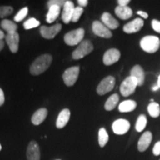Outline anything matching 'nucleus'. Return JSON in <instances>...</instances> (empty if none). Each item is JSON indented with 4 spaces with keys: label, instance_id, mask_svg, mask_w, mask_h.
<instances>
[{
    "label": "nucleus",
    "instance_id": "obj_1",
    "mask_svg": "<svg viewBox=\"0 0 160 160\" xmlns=\"http://www.w3.org/2000/svg\"><path fill=\"white\" fill-rule=\"evenodd\" d=\"M52 60H53V57L51 55L48 54V53L41 55L32 63L30 68V72L32 75L34 76L41 74L43 72L47 71L50 65H51Z\"/></svg>",
    "mask_w": 160,
    "mask_h": 160
},
{
    "label": "nucleus",
    "instance_id": "obj_2",
    "mask_svg": "<svg viewBox=\"0 0 160 160\" xmlns=\"http://www.w3.org/2000/svg\"><path fill=\"white\" fill-rule=\"evenodd\" d=\"M140 47L148 53H156L160 48V39L156 36H146L140 41Z\"/></svg>",
    "mask_w": 160,
    "mask_h": 160
},
{
    "label": "nucleus",
    "instance_id": "obj_3",
    "mask_svg": "<svg viewBox=\"0 0 160 160\" xmlns=\"http://www.w3.org/2000/svg\"><path fill=\"white\" fill-rule=\"evenodd\" d=\"M84 36H85V30L83 28H78L66 33L64 37V40L66 45L74 46L82 42Z\"/></svg>",
    "mask_w": 160,
    "mask_h": 160
},
{
    "label": "nucleus",
    "instance_id": "obj_4",
    "mask_svg": "<svg viewBox=\"0 0 160 160\" xmlns=\"http://www.w3.org/2000/svg\"><path fill=\"white\" fill-rule=\"evenodd\" d=\"M93 50V45L89 40H84L79 44V45L75 49L72 53V57L73 59H82L85 56L91 53Z\"/></svg>",
    "mask_w": 160,
    "mask_h": 160
},
{
    "label": "nucleus",
    "instance_id": "obj_5",
    "mask_svg": "<svg viewBox=\"0 0 160 160\" xmlns=\"http://www.w3.org/2000/svg\"><path fill=\"white\" fill-rule=\"evenodd\" d=\"M137 86L138 83L137 79L130 76V77L126 78L120 85L121 94L125 97L133 94Z\"/></svg>",
    "mask_w": 160,
    "mask_h": 160
},
{
    "label": "nucleus",
    "instance_id": "obj_6",
    "mask_svg": "<svg viewBox=\"0 0 160 160\" xmlns=\"http://www.w3.org/2000/svg\"><path fill=\"white\" fill-rule=\"evenodd\" d=\"M79 71L80 69L79 66H73V67L68 68L64 72L62 79L66 85L71 87L77 82L78 77H79Z\"/></svg>",
    "mask_w": 160,
    "mask_h": 160
},
{
    "label": "nucleus",
    "instance_id": "obj_7",
    "mask_svg": "<svg viewBox=\"0 0 160 160\" xmlns=\"http://www.w3.org/2000/svg\"><path fill=\"white\" fill-rule=\"evenodd\" d=\"M115 83L116 79L113 77L108 76V77H105L98 85L97 88V93L100 96L106 94V93H108L113 89L115 86Z\"/></svg>",
    "mask_w": 160,
    "mask_h": 160
},
{
    "label": "nucleus",
    "instance_id": "obj_8",
    "mask_svg": "<svg viewBox=\"0 0 160 160\" xmlns=\"http://www.w3.org/2000/svg\"><path fill=\"white\" fill-rule=\"evenodd\" d=\"M92 30H93L94 34L102 38L110 39L113 36L111 30L108 28L102 22L99 21L93 22L92 24Z\"/></svg>",
    "mask_w": 160,
    "mask_h": 160
},
{
    "label": "nucleus",
    "instance_id": "obj_9",
    "mask_svg": "<svg viewBox=\"0 0 160 160\" xmlns=\"http://www.w3.org/2000/svg\"><path fill=\"white\" fill-rule=\"evenodd\" d=\"M61 24H56V25L51 26V27H47V26H42L40 28V33L42 37L47 39H53L62 30Z\"/></svg>",
    "mask_w": 160,
    "mask_h": 160
},
{
    "label": "nucleus",
    "instance_id": "obj_10",
    "mask_svg": "<svg viewBox=\"0 0 160 160\" xmlns=\"http://www.w3.org/2000/svg\"><path fill=\"white\" fill-rule=\"evenodd\" d=\"M131 124L128 120L119 119L113 122L112 125V129L113 133L117 135H123L129 131Z\"/></svg>",
    "mask_w": 160,
    "mask_h": 160
},
{
    "label": "nucleus",
    "instance_id": "obj_11",
    "mask_svg": "<svg viewBox=\"0 0 160 160\" xmlns=\"http://www.w3.org/2000/svg\"><path fill=\"white\" fill-rule=\"evenodd\" d=\"M119 51L116 48H111L108 50L107 51L104 53L103 56V63L105 65H111L118 62L120 59Z\"/></svg>",
    "mask_w": 160,
    "mask_h": 160
},
{
    "label": "nucleus",
    "instance_id": "obj_12",
    "mask_svg": "<svg viewBox=\"0 0 160 160\" xmlns=\"http://www.w3.org/2000/svg\"><path fill=\"white\" fill-rule=\"evenodd\" d=\"M5 41L7 45H8L10 51L12 53H17L19 50V35L17 32L14 33H8L5 36Z\"/></svg>",
    "mask_w": 160,
    "mask_h": 160
},
{
    "label": "nucleus",
    "instance_id": "obj_13",
    "mask_svg": "<svg viewBox=\"0 0 160 160\" xmlns=\"http://www.w3.org/2000/svg\"><path fill=\"white\" fill-rule=\"evenodd\" d=\"M144 21L140 18H137L133 21L130 22L123 27V31L126 33H134L142 28Z\"/></svg>",
    "mask_w": 160,
    "mask_h": 160
},
{
    "label": "nucleus",
    "instance_id": "obj_14",
    "mask_svg": "<svg viewBox=\"0 0 160 160\" xmlns=\"http://www.w3.org/2000/svg\"><path fill=\"white\" fill-rule=\"evenodd\" d=\"M153 136L151 131H146L141 136L138 141L137 148L139 152H144L149 148L151 145Z\"/></svg>",
    "mask_w": 160,
    "mask_h": 160
},
{
    "label": "nucleus",
    "instance_id": "obj_15",
    "mask_svg": "<svg viewBox=\"0 0 160 160\" xmlns=\"http://www.w3.org/2000/svg\"><path fill=\"white\" fill-rule=\"evenodd\" d=\"M28 160H40L39 146L36 141H31L27 148Z\"/></svg>",
    "mask_w": 160,
    "mask_h": 160
},
{
    "label": "nucleus",
    "instance_id": "obj_16",
    "mask_svg": "<svg viewBox=\"0 0 160 160\" xmlns=\"http://www.w3.org/2000/svg\"><path fill=\"white\" fill-rule=\"evenodd\" d=\"M75 7L72 1H66L63 7L62 13V19L63 22L68 24L71 21L72 16H73V11H74Z\"/></svg>",
    "mask_w": 160,
    "mask_h": 160
},
{
    "label": "nucleus",
    "instance_id": "obj_17",
    "mask_svg": "<svg viewBox=\"0 0 160 160\" xmlns=\"http://www.w3.org/2000/svg\"><path fill=\"white\" fill-rule=\"evenodd\" d=\"M130 76L137 79L138 86L143 85L144 82H145V73L141 66L139 65L133 66L131 71V75Z\"/></svg>",
    "mask_w": 160,
    "mask_h": 160
},
{
    "label": "nucleus",
    "instance_id": "obj_18",
    "mask_svg": "<svg viewBox=\"0 0 160 160\" xmlns=\"http://www.w3.org/2000/svg\"><path fill=\"white\" fill-rule=\"evenodd\" d=\"M101 19L102 23L110 30H115L119 26V23L117 20L108 12H105L102 15Z\"/></svg>",
    "mask_w": 160,
    "mask_h": 160
},
{
    "label": "nucleus",
    "instance_id": "obj_19",
    "mask_svg": "<svg viewBox=\"0 0 160 160\" xmlns=\"http://www.w3.org/2000/svg\"><path fill=\"white\" fill-rule=\"evenodd\" d=\"M70 117H71V111H70V110L68 108L63 109L62 111L60 112L57 117V123H56L57 128H63L69 122Z\"/></svg>",
    "mask_w": 160,
    "mask_h": 160
},
{
    "label": "nucleus",
    "instance_id": "obj_20",
    "mask_svg": "<svg viewBox=\"0 0 160 160\" xmlns=\"http://www.w3.org/2000/svg\"><path fill=\"white\" fill-rule=\"evenodd\" d=\"M115 13L119 19L126 20L128 19L133 15V11L128 6H117L115 8Z\"/></svg>",
    "mask_w": 160,
    "mask_h": 160
},
{
    "label": "nucleus",
    "instance_id": "obj_21",
    "mask_svg": "<svg viewBox=\"0 0 160 160\" xmlns=\"http://www.w3.org/2000/svg\"><path fill=\"white\" fill-rule=\"evenodd\" d=\"M48 115V110L46 108H40L32 116L31 122L33 125H39L43 122V121L46 119Z\"/></svg>",
    "mask_w": 160,
    "mask_h": 160
},
{
    "label": "nucleus",
    "instance_id": "obj_22",
    "mask_svg": "<svg viewBox=\"0 0 160 160\" xmlns=\"http://www.w3.org/2000/svg\"><path fill=\"white\" fill-rule=\"evenodd\" d=\"M137 106V103L133 100H125L119 104V111L121 113H128V112H131L135 110Z\"/></svg>",
    "mask_w": 160,
    "mask_h": 160
},
{
    "label": "nucleus",
    "instance_id": "obj_23",
    "mask_svg": "<svg viewBox=\"0 0 160 160\" xmlns=\"http://www.w3.org/2000/svg\"><path fill=\"white\" fill-rule=\"evenodd\" d=\"M47 16H46V21L48 23H52L59 17V15L61 11V8L59 6H51L48 8Z\"/></svg>",
    "mask_w": 160,
    "mask_h": 160
},
{
    "label": "nucleus",
    "instance_id": "obj_24",
    "mask_svg": "<svg viewBox=\"0 0 160 160\" xmlns=\"http://www.w3.org/2000/svg\"><path fill=\"white\" fill-rule=\"evenodd\" d=\"M0 26L8 33H14V32H17V30L18 29V26L17 24L8 19L2 20L1 23H0Z\"/></svg>",
    "mask_w": 160,
    "mask_h": 160
},
{
    "label": "nucleus",
    "instance_id": "obj_25",
    "mask_svg": "<svg viewBox=\"0 0 160 160\" xmlns=\"http://www.w3.org/2000/svg\"><path fill=\"white\" fill-rule=\"evenodd\" d=\"M119 97L117 93H114V94L111 95L105 104V108L106 111H112L117 107L118 102H119Z\"/></svg>",
    "mask_w": 160,
    "mask_h": 160
},
{
    "label": "nucleus",
    "instance_id": "obj_26",
    "mask_svg": "<svg viewBox=\"0 0 160 160\" xmlns=\"http://www.w3.org/2000/svg\"><path fill=\"white\" fill-rule=\"evenodd\" d=\"M98 139H99V144L101 148L105 147L106 144L108 143L109 139L108 133L104 128L99 129V133H98Z\"/></svg>",
    "mask_w": 160,
    "mask_h": 160
},
{
    "label": "nucleus",
    "instance_id": "obj_27",
    "mask_svg": "<svg viewBox=\"0 0 160 160\" xmlns=\"http://www.w3.org/2000/svg\"><path fill=\"white\" fill-rule=\"evenodd\" d=\"M148 111L153 118H157L160 115V106L157 102H151L148 106Z\"/></svg>",
    "mask_w": 160,
    "mask_h": 160
},
{
    "label": "nucleus",
    "instance_id": "obj_28",
    "mask_svg": "<svg viewBox=\"0 0 160 160\" xmlns=\"http://www.w3.org/2000/svg\"><path fill=\"white\" fill-rule=\"evenodd\" d=\"M148 120L147 118L144 114H141L139 116L137 120V123H136L135 128L137 132H142L144 129L145 128L146 125H147Z\"/></svg>",
    "mask_w": 160,
    "mask_h": 160
},
{
    "label": "nucleus",
    "instance_id": "obj_29",
    "mask_svg": "<svg viewBox=\"0 0 160 160\" xmlns=\"http://www.w3.org/2000/svg\"><path fill=\"white\" fill-rule=\"evenodd\" d=\"M39 25L40 22L37 19H36L35 18H30L29 19H28L27 21H25V22H24L23 26L25 30H30L37 28Z\"/></svg>",
    "mask_w": 160,
    "mask_h": 160
},
{
    "label": "nucleus",
    "instance_id": "obj_30",
    "mask_svg": "<svg viewBox=\"0 0 160 160\" xmlns=\"http://www.w3.org/2000/svg\"><path fill=\"white\" fill-rule=\"evenodd\" d=\"M28 13V8L25 7L22 8L20 11L17 13V15L14 17V21L17 22L22 21L25 18L27 17Z\"/></svg>",
    "mask_w": 160,
    "mask_h": 160
},
{
    "label": "nucleus",
    "instance_id": "obj_31",
    "mask_svg": "<svg viewBox=\"0 0 160 160\" xmlns=\"http://www.w3.org/2000/svg\"><path fill=\"white\" fill-rule=\"evenodd\" d=\"M13 12V8L11 6H0V18L8 17Z\"/></svg>",
    "mask_w": 160,
    "mask_h": 160
},
{
    "label": "nucleus",
    "instance_id": "obj_32",
    "mask_svg": "<svg viewBox=\"0 0 160 160\" xmlns=\"http://www.w3.org/2000/svg\"><path fill=\"white\" fill-rule=\"evenodd\" d=\"M83 11H84L83 8L80 7V6L79 7L75 8L74 11H73V16H72L71 22H77L79 21V18L81 17L82 14L83 13Z\"/></svg>",
    "mask_w": 160,
    "mask_h": 160
},
{
    "label": "nucleus",
    "instance_id": "obj_33",
    "mask_svg": "<svg viewBox=\"0 0 160 160\" xmlns=\"http://www.w3.org/2000/svg\"><path fill=\"white\" fill-rule=\"evenodd\" d=\"M66 1L65 0H50L48 2V8H51V6H59V7L62 8L64 7Z\"/></svg>",
    "mask_w": 160,
    "mask_h": 160
},
{
    "label": "nucleus",
    "instance_id": "obj_34",
    "mask_svg": "<svg viewBox=\"0 0 160 160\" xmlns=\"http://www.w3.org/2000/svg\"><path fill=\"white\" fill-rule=\"evenodd\" d=\"M152 28L156 32L160 33V21H158L157 19H153L151 22Z\"/></svg>",
    "mask_w": 160,
    "mask_h": 160
},
{
    "label": "nucleus",
    "instance_id": "obj_35",
    "mask_svg": "<svg viewBox=\"0 0 160 160\" xmlns=\"http://www.w3.org/2000/svg\"><path fill=\"white\" fill-rule=\"evenodd\" d=\"M153 153L155 156H159L160 155V141L157 142L153 146Z\"/></svg>",
    "mask_w": 160,
    "mask_h": 160
},
{
    "label": "nucleus",
    "instance_id": "obj_36",
    "mask_svg": "<svg viewBox=\"0 0 160 160\" xmlns=\"http://www.w3.org/2000/svg\"><path fill=\"white\" fill-rule=\"evenodd\" d=\"M5 94H4V92L2 89L0 88V107L3 105L4 102H5Z\"/></svg>",
    "mask_w": 160,
    "mask_h": 160
},
{
    "label": "nucleus",
    "instance_id": "obj_37",
    "mask_svg": "<svg viewBox=\"0 0 160 160\" xmlns=\"http://www.w3.org/2000/svg\"><path fill=\"white\" fill-rule=\"evenodd\" d=\"M117 2L119 6L125 7V6H128V4L130 2V0H118Z\"/></svg>",
    "mask_w": 160,
    "mask_h": 160
},
{
    "label": "nucleus",
    "instance_id": "obj_38",
    "mask_svg": "<svg viewBox=\"0 0 160 160\" xmlns=\"http://www.w3.org/2000/svg\"><path fill=\"white\" fill-rule=\"evenodd\" d=\"M77 2L80 5V7L83 8V7H86V6L88 5V0H78Z\"/></svg>",
    "mask_w": 160,
    "mask_h": 160
},
{
    "label": "nucleus",
    "instance_id": "obj_39",
    "mask_svg": "<svg viewBox=\"0 0 160 160\" xmlns=\"http://www.w3.org/2000/svg\"><path fill=\"white\" fill-rule=\"evenodd\" d=\"M137 13L138 15H139L140 17H142L144 19H148V14L146 12H144V11H139L137 12Z\"/></svg>",
    "mask_w": 160,
    "mask_h": 160
},
{
    "label": "nucleus",
    "instance_id": "obj_40",
    "mask_svg": "<svg viewBox=\"0 0 160 160\" xmlns=\"http://www.w3.org/2000/svg\"><path fill=\"white\" fill-rule=\"evenodd\" d=\"M4 47H5V43H4L3 40H0V52L2 51Z\"/></svg>",
    "mask_w": 160,
    "mask_h": 160
},
{
    "label": "nucleus",
    "instance_id": "obj_41",
    "mask_svg": "<svg viewBox=\"0 0 160 160\" xmlns=\"http://www.w3.org/2000/svg\"><path fill=\"white\" fill-rule=\"evenodd\" d=\"M4 38H5V33H4V32L2 30H0V40H2Z\"/></svg>",
    "mask_w": 160,
    "mask_h": 160
},
{
    "label": "nucleus",
    "instance_id": "obj_42",
    "mask_svg": "<svg viewBox=\"0 0 160 160\" xmlns=\"http://www.w3.org/2000/svg\"><path fill=\"white\" fill-rule=\"evenodd\" d=\"M159 87L158 85H157V86H153V88H152V90H153V91H157V90H159Z\"/></svg>",
    "mask_w": 160,
    "mask_h": 160
},
{
    "label": "nucleus",
    "instance_id": "obj_43",
    "mask_svg": "<svg viewBox=\"0 0 160 160\" xmlns=\"http://www.w3.org/2000/svg\"><path fill=\"white\" fill-rule=\"evenodd\" d=\"M157 85L159 86L160 88V75L159 76V77H158V82H157Z\"/></svg>",
    "mask_w": 160,
    "mask_h": 160
},
{
    "label": "nucleus",
    "instance_id": "obj_44",
    "mask_svg": "<svg viewBox=\"0 0 160 160\" xmlns=\"http://www.w3.org/2000/svg\"><path fill=\"white\" fill-rule=\"evenodd\" d=\"M2 150V145H1V144H0V151H1Z\"/></svg>",
    "mask_w": 160,
    "mask_h": 160
},
{
    "label": "nucleus",
    "instance_id": "obj_45",
    "mask_svg": "<svg viewBox=\"0 0 160 160\" xmlns=\"http://www.w3.org/2000/svg\"><path fill=\"white\" fill-rule=\"evenodd\" d=\"M159 160H160V159H159Z\"/></svg>",
    "mask_w": 160,
    "mask_h": 160
}]
</instances>
